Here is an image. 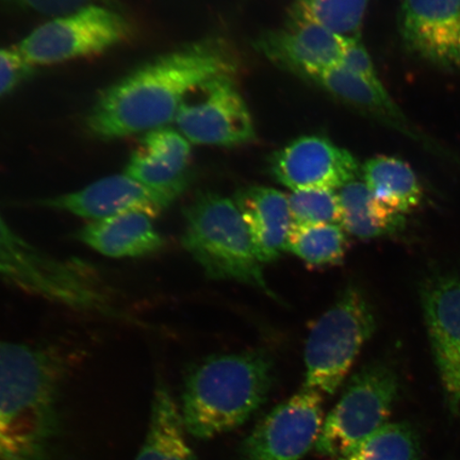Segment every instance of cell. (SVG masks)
<instances>
[{"mask_svg":"<svg viewBox=\"0 0 460 460\" xmlns=\"http://www.w3.org/2000/svg\"><path fill=\"white\" fill-rule=\"evenodd\" d=\"M234 203L249 229L261 263L272 262L286 251L292 227L289 199L279 190L252 186L235 194Z\"/></svg>","mask_w":460,"mask_h":460,"instance_id":"18","label":"cell"},{"mask_svg":"<svg viewBox=\"0 0 460 460\" xmlns=\"http://www.w3.org/2000/svg\"><path fill=\"white\" fill-rule=\"evenodd\" d=\"M418 435L405 422L385 424L335 460H419Z\"/></svg>","mask_w":460,"mask_h":460,"instance_id":"24","label":"cell"},{"mask_svg":"<svg viewBox=\"0 0 460 460\" xmlns=\"http://www.w3.org/2000/svg\"><path fill=\"white\" fill-rule=\"evenodd\" d=\"M305 78L321 86L335 99L418 143L435 156L460 165L457 155L407 118L391 99L387 90L376 88L341 66L323 68L307 75Z\"/></svg>","mask_w":460,"mask_h":460,"instance_id":"14","label":"cell"},{"mask_svg":"<svg viewBox=\"0 0 460 460\" xmlns=\"http://www.w3.org/2000/svg\"><path fill=\"white\" fill-rule=\"evenodd\" d=\"M369 0H313L296 3L298 13L345 40L361 38Z\"/></svg>","mask_w":460,"mask_h":460,"instance_id":"25","label":"cell"},{"mask_svg":"<svg viewBox=\"0 0 460 460\" xmlns=\"http://www.w3.org/2000/svg\"><path fill=\"white\" fill-rule=\"evenodd\" d=\"M65 350L0 341V460H51L60 438Z\"/></svg>","mask_w":460,"mask_h":460,"instance_id":"2","label":"cell"},{"mask_svg":"<svg viewBox=\"0 0 460 460\" xmlns=\"http://www.w3.org/2000/svg\"><path fill=\"white\" fill-rule=\"evenodd\" d=\"M361 177L373 197L398 214H411L424 199L415 171L400 158L384 155L373 157L361 166Z\"/></svg>","mask_w":460,"mask_h":460,"instance_id":"22","label":"cell"},{"mask_svg":"<svg viewBox=\"0 0 460 460\" xmlns=\"http://www.w3.org/2000/svg\"><path fill=\"white\" fill-rule=\"evenodd\" d=\"M420 300L442 387L452 411L460 413V273H429Z\"/></svg>","mask_w":460,"mask_h":460,"instance_id":"11","label":"cell"},{"mask_svg":"<svg viewBox=\"0 0 460 460\" xmlns=\"http://www.w3.org/2000/svg\"><path fill=\"white\" fill-rule=\"evenodd\" d=\"M402 48L442 72L460 73V0H402Z\"/></svg>","mask_w":460,"mask_h":460,"instance_id":"13","label":"cell"},{"mask_svg":"<svg viewBox=\"0 0 460 460\" xmlns=\"http://www.w3.org/2000/svg\"><path fill=\"white\" fill-rule=\"evenodd\" d=\"M174 123L190 143L199 146L233 147L256 137L249 107L233 75L199 85L182 102Z\"/></svg>","mask_w":460,"mask_h":460,"instance_id":"9","label":"cell"},{"mask_svg":"<svg viewBox=\"0 0 460 460\" xmlns=\"http://www.w3.org/2000/svg\"><path fill=\"white\" fill-rule=\"evenodd\" d=\"M274 361L267 350L212 355L191 367L181 396L187 433L209 440L243 427L267 402Z\"/></svg>","mask_w":460,"mask_h":460,"instance_id":"3","label":"cell"},{"mask_svg":"<svg viewBox=\"0 0 460 460\" xmlns=\"http://www.w3.org/2000/svg\"><path fill=\"white\" fill-rule=\"evenodd\" d=\"M274 180L295 191L341 189L358 180L361 168L347 149L321 136H305L269 159Z\"/></svg>","mask_w":460,"mask_h":460,"instance_id":"12","label":"cell"},{"mask_svg":"<svg viewBox=\"0 0 460 460\" xmlns=\"http://www.w3.org/2000/svg\"><path fill=\"white\" fill-rule=\"evenodd\" d=\"M153 220V217L144 212H128L86 223L75 237L109 258L146 257L159 252L165 243Z\"/></svg>","mask_w":460,"mask_h":460,"instance_id":"19","label":"cell"},{"mask_svg":"<svg viewBox=\"0 0 460 460\" xmlns=\"http://www.w3.org/2000/svg\"><path fill=\"white\" fill-rule=\"evenodd\" d=\"M135 460H197L181 407L163 378L155 386L146 438Z\"/></svg>","mask_w":460,"mask_h":460,"instance_id":"20","label":"cell"},{"mask_svg":"<svg viewBox=\"0 0 460 460\" xmlns=\"http://www.w3.org/2000/svg\"><path fill=\"white\" fill-rule=\"evenodd\" d=\"M237 51L227 40L209 37L149 60L102 92L86 117V130L102 141L122 139L174 123L199 85L238 72Z\"/></svg>","mask_w":460,"mask_h":460,"instance_id":"1","label":"cell"},{"mask_svg":"<svg viewBox=\"0 0 460 460\" xmlns=\"http://www.w3.org/2000/svg\"><path fill=\"white\" fill-rule=\"evenodd\" d=\"M339 66L358 75V76L367 80V83H370L376 88L386 90L381 78L378 76L376 66L373 65L370 54L367 53L364 43L361 41V38L348 40L341 65Z\"/></svg>","mask_w":460,"mask_h":460,"instance_id":"28","label":"cell"},{"mask_svg":"<svg viewBox=\"0 0 460 460\" xmlns=\"http://www.w3.org/2000/svg\"><path fill=\"white\" fill-rule=\"evenodd\" d=\"M341 224L293 226L288 235L286 251L308 267L326 268L341 264L347 254L349 241Z\"/></svg>","mask_w":460,"mask_h":460,"instance_id":"23","label":"cell"},{"mask_svg":"<svg viewBox=\"0 0 460 460\" xmlns=\"http://www.w3.org/2000/svg\"><path fill=\"white\" fill-rule=\"evenodd\" d=\"M191 143L165 126L143 134L124 172L172 205L191 182Z\"/></svg>","mask_w":460,"mask_h":460,"instance_id":"17","label":"cell"},{"mask_svg":"<svg viewBox=\"0 0 460 460\" xmlns=\"http://www.w3.org/2000/svg\"><path fill=\"white\" fill-rule=\"evenodd\" d=\"M323 394L303 387L258 422L241 446L243 460H301L324 423Z\"/></svg>","mask_w":460,"mask_h":460,"instance_id":"10","label":"cell"},{"mask_svg":"<svg viewBox=\"0 0 460 460\" xmlns=\"http://www.w3.org/2000/svg\"><path fill=\"white\" fill-rule=\"evenodd\" d=\"M399 389L398 374L388 362L377 360L362 367L324 419L315 452L336 459L383 428L393 413Z\"/></svg>","mask_w":460,"mask_h":460,"instance_id":"7","label":"cell"},{"mask_svg":"<svg viewBox=\"0 0 460 460\" xmlns=\"http://www.w3.org/2000/svg\"><path fill=\"white\" fill-rule=\"evenodd\" d=\"M288 199L293 226H341V208L338 192L332 190H304L293 192Z\"/></svg>","mask_w":460,"mask_h":460,"instance_id":"26","label":"cell"},{"mask_svg":"<svg viewBox=\"0 0 460 460\" xmlns=\"http://www.w3.org/2000/svg\"><path fill=\"white\" fill-rule=\"evenodd\" d=\"M183 216L182 246L208 278L237 281L276 298L234 200L214 192L199 193Z\"/></svg>","mask_w":460,"mask_h":460,"instance_id":"5","label":"cell"},{"mask_svg":"<svg viewBox=\"0 0 460 460\" xmlns=\"http://www.w3.org/2000/svg\"><path fill=\"white\" fill-rule=\"evenodd\" d=\"M376 329L370 303L358 287L349 285L309 332L304 387L335 394Z\"/></svg>","mask_w":460,"mask_h":460,"instance_id":"6","label":"cell"},{"mask_svg":"<svg viewBox=\"0 0 460 460\" xmlns=\"http://www.w3.org/2000/svg\"><path fill=\"white\" fill-rule=\"evenodd\" d=\"M341 226L353 237L369 240L400 234L406 217L388 208L373 197L364 181L354 180L338 192Z\"/></svg>","mask_w":460,"mask_h":460,"instance_id":"21","label":"cell"},{"mask_svg":"<svg viewBox=\"0 0 460 460\" xmlns=\"http://www.w3.org/2000/svg\"><path fill=\"white\" fill-rule=\"evenodd\" d=\"M134 36V25L125 16L93 4L45 22L14 49L36 68L99 56Z\"/></svg>","mask_w":460,"mask_h":460,"instance_id":"8","label":"cell"},{"mask_svg":"<svg viewBox=\"0 0 460 460\" xmlns=\"http://www.w3.org/2000/svg\"><path fill=\"white\" fill-rule=\"evenodd\" d=\"M347 43L348 40L292 8L285 26L263 33L255 45L274 65L306 77L341 65Z\"/></svg>","mask_w":460,"mask_h":460,"instance_id":"15","label":"cell"},{"mask_svg":"<svg viewBox=\"0 0 460 460\" xmlns=\"http://www.w3.org/2000/svg\"><path fill=\"white\" fill-rule=\"evenodd\" d=\"M0 279L85 314H111L113 298L93 269L60 259L22 237L0 214Z\"/></svg>","mask_w":460,"mask_h":460,"instance_id":"4","label":"cell"},{"mask_svg":"<svg viewBox=\"0 0 460 460\" xmlns=\"http://www.w3.org/2000/svg\"><path fill=\"white\" fill-rule=\"evenodd\" d=\"M309 2H313V0H297L296 3H302V4H305V3H309Z\"/></svg>","mask_w":460,"mask_h":460,"instance_id":"30","label":"cell"},{"mask_svg":"<svg viewBox=\"0 0 460 460\" xmlns=\"http://www.w3.org/2000/svg\"><path fill=\"white\" fill-rule=\"evenodd\" d=\"M34 67L15 49L0 48V99L32 76Z\"/></svg>","mask_w":460,"mask_h":460,"instance_id":"27","label":"cell"},{"mask_svg":"<svg viewBox=\"0 0 460 460\" xmlns=\"http://www.w3.org/2000/svg\"><path fill=\"white\" fill-rule=\"evenodd\" d=\"M42 208L66 212L89 222L101 221L128 212L160 216L172 206L153 190L123 174L108 176L76 191L36 201Z\"/></svg>","mask_w":460,"mask_h":460,"instance_id":"16","label":"cell"},{"mask_svg":"<svg viewBox=\"0 0 460 460\" xmlns=\"http://www.w3.org/2000/svg\"><path fill=\"white\" fill-rule=\"evenodd\" d=\"M25 7L37 13L56 17L76 13L92 4V0H19Z\"/></svg>","mask_w":460,"mask_h":460,"instance_id":"29","label":"cell"}]
</instances>
